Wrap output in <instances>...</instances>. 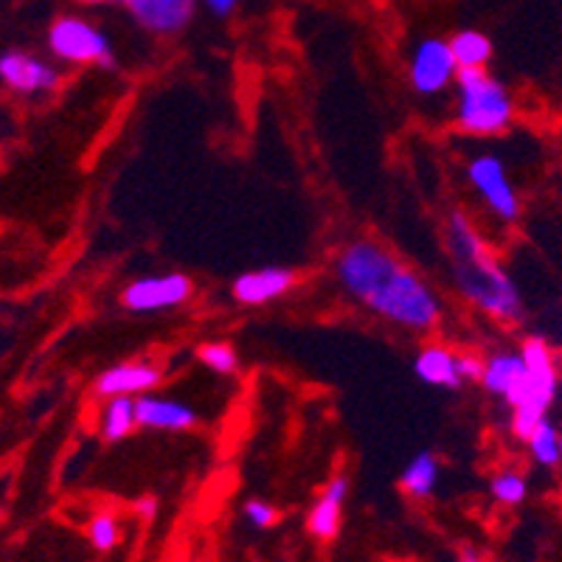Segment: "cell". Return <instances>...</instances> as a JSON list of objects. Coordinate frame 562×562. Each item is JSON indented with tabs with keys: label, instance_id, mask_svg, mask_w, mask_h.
<instances>
[{
	"label": "cell",
	"instance_id": "obj_26",
	"mask_svg": "<svg viewBox=\"0 0 562 562\" xmlns=\"http://www.w3.org/2000/svg\"><path fill=\"white\" fill-rule=\"evenodd\" d=\"M456 562H486V551L481 546L464 543L456 551Z\"/></svg>",
	"mask_w": 562,
	"mask_h": 562
},
{
	"label": "cell",
	"instance_id": "obj_16",
	"mask_svg": "<svg viewBox=\"0 0 562 562\" xmlns=\"http://www.w3.org/2000/svg\"><path fill=\"white\" fill-rule=\"evenodd\" d=\"M414 374L419 383L430 385V389L459 391L464 385L459 374V351L441 340L419 346L414 358Z\"/></svg>",
	"mask_w": 562,
	"mask_h": 562
},
{
	"label": "cell",
	"instance_id": "obj_15",
	"mask_svg": "<svg viewBox=\"0 0 562 562\" xmlns=\"http://www.w3.org/2000/svg\"><path fill=\"white\" fill-rule=\"evenodd\" d=\"M349 475L338 473L326 481V486L321 490V495L315 498V504L310 506L307 515V531L310 537L321 540V543H329L340 535V526H344V506L349 501Z\"/></svg>",
	"mask_w": 562,
	"mask_h": 562
},
{
	"label": "cell",
	"instance_id": "obj_4",
	"mask_svg": "<svg viewBox=\"0 0 562 562\" xmlns=\"http://www.w3.org/2000/svg\"><path fill=\"white\" fill-rule=\"evenodd\" d=\"M520 355L526 363V380L520 396L509 408V430L515 439L524 441L535 430L537 422L549 416L551 405H554L557 391H560V366H557L549 340H543L540 335H529L520 344Z\"/></svg>",
	"mask_w": 562,
	"mask_h": 562
},
{
	"label": "cell",
	"instance_id": "obj_6",
	"mask_svg": "<svg viewBox=\"0 0 562 562\" xmlns=\"http://www.w3.org/2000/svg\"><path fill=\"white\" fill-rule=\"evenodd\" d=\"M467 183L473 186V192L479 194L481 203L498 223H518L524 203H520L518 189L512 183L509 169L498 155L479 153L467 160Z\"/></svg>",
	"mask_w": 562,
	"mask_h": 562
},
{
	"label": "cell",
	"instance_id": "obj_17",
	"mask_svg": "<svg viewBox=\"0 0 562 562\" xmlns=\"http://www.w3.org/2000/svg\"><path fill=\"white\" fill-rule=\"evenodd\" d=\"M441 479V461L434 450H419L411 456L405 470L400 473V490L408 495L411 501H428L434 498L436 486Z\"/></svg>",
	"mask_w": 562,
	"mask_h": 562
},
{
	"label": "cell",
	"instance_id": "obj_25",
	"mask_svg": "<svg viewBox=\"0 0 562 562\" xmlns=\"http://www.w3.org/2000/svg\"><path fill=\"white\" fill-rule=\"evenodd\" d=\"M484 369V355L479 351H459V374L464 383H479Z\"/></svg>",
	"mask_w": 562,
	"mask_h": 562
},
{
	"label": "cell",
	"instance_id": "obj_14",
	"mask_svg": "<svg viewBox=\"0 0 562 562\" xmlns=\"http://www.w3.org/2000/svg\"><path fill=\"white\" fill-rule=\"evenodd\" d=\"M164 383V371L153 360H124V363L108 366V369L93 380V394L99 400L108 396H138L155 391Z\"/></svg>",
	"mask_w": 562,
	"mask_h": 562
},
{
	"label": "cell",
	"instance_id": "obj_11",
	"mask_svg": "<svg viewBox=\"0 0 562 562\" xmlns=\"http://www.w3.org/2000/svg\"><path fill=\"white\" fill-rule=\"evenodd\" d=\"M299 284V273L290 268H256L231 281V299L239 307H268L284 299Z\"/></svg>",
	"mask_w": 562,
	"mask_h": 562
},
{
	"label": "cell",
	"instance_id": "obj_28",
	"mask_svg": "<svg viewBox=\"0 0 562 562\" xmlns=\"http://www.w3.org/2000/svg\"><path fill=\"white\" fill-rule=\"evenodd\" d=\"M138 512L144 515V518H153L155 515V501L147 498V501H138Z\"/></svg>",
	"mask_w": 562,
	"mask_h": 562
},
{
	"label": "cell",
	"instance_id": "obj_13",
	"mask_svg": "<svg viewBox=\"0 0 562 562\" xmlns=\"http://www.w3.org/2000/svg\"><path fill=\"white\" fill-rule=\"evenodd\" d=\"M524 380L526 363L520 349L504 346V349H495L490 355H484V369H481L479 385L492 400H498L506 408H512L515 400L520 396V389H524Z\"/></svg>",
	"mask_w": 562,
	"mask_h": 562
},
{
	"label": "cell",
	"instance_id": "obj_20",
	"mask_svg": "<svg viewBox=\"0 0 562 562\" xmlns=\"http://www.w3.org/2000/svg\"><path fill=\"white\" fill-rule=\"evenodd\" d=\"M450 52H453L456 65L461 68H486L492 59V43L479 29H459L448 40Z\"/></svg>",
	"mask_w": 562,
	"mask_h": 562
},
{
	"label": "cell",
	"instance_id": "obj_18",
	"mask_svg": "<svg viewBox=\"0 0 562 562\" xmlns=\"http://www.w3.org/2000/svg\"><path fill=\"white\" fill-rule=\"evenodd\" d=\"M138 428L135 422V396H108L99 408V436L104 441H124Z\"/></svg>",
	"mask_w": 562,
	"mask_h": 562
},
{
	"label": "cell",
	"instance_id": "obj_8",
	"mask_svg": "<svg viewBox=\"0 0 562 562\" xmlns=\"http://www.w3.org/2000/svg\"><path fill=\"white\" fill-rule=\"evenodd\" d=\"M405 74H408L411 90L422 99L441 97L445 90L453 88L459 65H456L448 40H441V37L419 40V43L411 48Z\"/></svg>",
	"mask_w": 562,
	"mask_h": 562
},
{
	"label": "cell",
	"instance_id": "obj_23",
	"mask_svg": "<svg viewBox=\"0 0 562 562\" xmlns=\"http://www.w3.org/2000/svg\"><path fill=\"white\" fill-rule=\"evenodd\" d=\"M88 540L93 549L108 554V551H113L115 546L122 543V520L115 518L113 512H97L88 520Z\"/></svg>",
	"mask_w": 562,
	"mask_h": 562
},
{
	"label": "cell",
	"instance_id": "obj_21",
	"mask_svg": "<svg viewBox=\"0 0 562 562\" xmlns=\"http://www.w3.org/2000/svg\"><path fill=\"white\" fill-rule=\"evenodd\" d=\"M490 495L501 506H520L529 498V479L518 467H501L498 473L490 475Z\"/></svg>",
	"mask_w": 562,
	"mask_h": 562
},
{
	"label": "cell",
	"instance_id": "obj_12",
	"mask_svg": "<svg viewBox=\"0 0 562 562\" xmlns=\"http://www.w3.org/2000/svg\"><path fill=\"white\" fill-rule=\"evenodd\" d=\"M135 422H138V428L158 430V434H183L198 425L200 414L183 400L147 391V394L135 396Z\"/></svg>",
	"mask_w": 562,
	"mask_h": 562
},
{
	"label": "cell",
	"instance_id": "obj_1",
	"mask_svg": "<svg viewBox=\"0 0 562 562\" xmlns=\"http://www.w3.org/2000/svg\"><path fill=\"white\" fill-rule=\"evenodd\" d=\"M333 279L355 307L400 333L434 335L448 315L439 290L374 237L340 245L333 259Z\"/></svg>",
	"mask_w": 562,
	"mask_h": 562
},
{
	"label": "cell",
	"instance_id": "obj_30",
	"mask_svg": "<svg viewBox=\"0 0 562 562\" xmlns=\"http://www.w3.org/2000/svg\"><path fill=\"white\" fill-rule=\"evenodd\" d=\"M560 439H562V430H560Z\"/></svg>",
	"mask_w": 562,
	"mask_h": 562
},
{
	"label": "cell",
	"instance_id": "obj_2",
	"mask_svg": "<svg viewBox=\"0 0 562 562\" xmlns=\"http://www.w3.org/2000/svg\"><path fill=\"white\" fill-rule=\"evenodd\" d=\"M445 250H448L450 284L464 304L506 326H515L526 318L520 288L464 211H450L445 223Z\"/></svg>",
	"mask_w": 562,
	"mask_h": 562
},
{
	"label": "cell",
	"instance_id": "obj_24",
	"mask_svg": "<svg viewBox=\"0 0 562 562\" xmlns=\"http://www.w3.org/2000/svg\"><path fill=\"white\" fill-rule=\"evenodd\" d=\"M243 518L248 520L250 529L268 531L279 524L281 512H279V506L270 504V501H265V498H248L243 504Z\"/></svg>",
	"mask_w": 562,
	"mask_h": 562
},
{
	"label": "cell",
	"instance_id": "obj_31",
	"mask_svg": "<svg viewBox=\"0 0 562 562\" xmlns=\"http://www.w3.org/2000/svg\"><path fill=\"white\" fill-rule=\"evenodd\" d=\"M560 371H562V369H560Z\"/></svg>",
	"mask_w": 562,
	"mask_h": 562
},
{
	"label": "cell",
	"instance_id": "obj_5",
	"mask_svg": "<svg viewBox=\"0 0 562 562\" xmlns=\"http://www.w3.org/2000/svg\"><path fill=\"white\" fill-rule=\"evenodd\" d=\"M45 45L48 54L63 65H97L104 70L119 65L110 34L79 14H63L54 20L45 34Z\"/></svg>",
	"mask_w": 562,
	"mask_h": 562
},
{
	"label": "cell",
	"instance_id": "obj_27",
	"mask_svg": "<svg viewBox=\"0 0 562 562\" xmlns=\"http://www.w3.org/2000/svg\"><path fill=\"white\" fill-rule=\"evenodd\" d=\"M205 9H209L211 14H217V18H228L234 9L239 7V0H203Z\"/></svg>",
	"mask_w": 562,
	"mask_h": 562
},
{
	"label": "cell",
	"instance_id": "obj_9",
	"mask_svg": "<svg viewBox=\"0 0 562 562\" xmlns=\"http://www.w3.org/2000/svg\"><path fill=\"white\" fill-rule=\"evenodd\" d=\"M0 85L18 97H52L63 85V70L23 48L0 54Z\"/></svg>",
	"mask_w": 562,
	"mask_h": 562
},
{
	"label": "cell",
	"instance_id": "obj_19",
	"mask_svg": "<svg viewBox=\"0 0 562 562\" xmlns=\"http://www.w3.org/2000/svg\"><path fill=\"white\" fill-rule=\"evenodd\" d=\"M524 445L537 467H543V470H554V467L562 464L560 428H557L549 416H546L543 422H537L535 430H531V434L524 439Z\"/></svg>",
	"mask_w": 562,
	"mask_h": 562
},
{
	"label": "cell",
	"instance_id": "obj_22",
	"mask_svg": "<svg viewBox=\"0 0 562 562\" xmlns=\"http://www.w3.org/2000/svg\"><path fill=\"white\" fill-rule=\"evenodd\" d=\"M198 360L217 378H234L239 371V351L225 340H205L198 346Z\"/></svg>",
	"mask_w": 562,
	"mask_h": 562
},
{
	"label": "cell",
	"instance_id": "obj_10",
	"mask_svg": "<svg viewBox=\"0 0 562 562\" xmlns=\"http://www.w3.org/2000/svg\"><path fill=\"white\" fill-rule=\"evenodd\" d=\"M135 26L155 37H178L192 26L198 0H119Z\"/></svg>",
	"mask_w": 562,
	"mask_h": 562
},
{
	"label": "cell",
	"instance_id": "obj_29",
	"mask_svg": "<svg viewBox=\"0 0 562 562\" xmlns=\"http://www.w3.org/2000/svg\"><path fill=\"white\" fill-rule=\"evenodd\" d=\"M82 7H104V3H113V0H77Z\"/></svg>",
	"mask_w": 562,
	"mask_h": 562
},
{
	"label": "cell",
	"instance_id": "obj_7",
	"mask_svg": "<svg viewBox=\"0 0 562 562\" xmlns=\"http://www.w3.org/2000/svg\"><path fill=\"white\" fill-rule=\"evenodd\" d=\"M194 295L192 276L167 270V273H147L124 284L119 304L133 315H158L186 307Z\"/></svg>",
	"mask_w": 562,
	"mask_h": 562
},
{
	"label": "cell",
	"instance_id": "obj_3",
	"mask_svg": "<svg viewBox=\"0 0 562 562\" xmlns=\"http://www.w3.org/2000/svg\"><path fill=\"white\" fill-rule=\"evenodd\" d=\"M453 124L473 138L504 135L515 122V99L486 68H461L456 74Z\"/></svg>",
	"mask_w": 562,
	"mask_h": 562
}]
</instances>
